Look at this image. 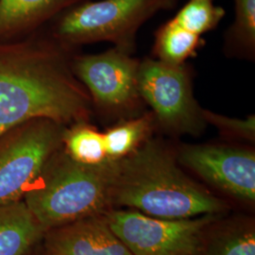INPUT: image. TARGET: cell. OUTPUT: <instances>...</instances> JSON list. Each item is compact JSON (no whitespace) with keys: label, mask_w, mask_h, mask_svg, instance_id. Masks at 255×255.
<instances>
[{"label":"cell","mask_w":255,"mask_h":255,"mask_svg":"<svg viewBox=\"0 0 255 255\" xmlns=\"http://www.w3.org/2000/svg\"><path fill=\"white\" fill-rule=\"evenodd\" d=\"M92 110L64 46L42 40L0 43V135L32 119L64 126L89 121Z\"/></svg>","instance_id":"cell-1"},{"label":"cell","mask_w":255,"mask_h":255,"mask_svg":"<svg viewBox=\"0 0 255 255\" xmlns=\"http://www.w3.org/2000/svg\"><path fill=\"white\" fill-rule=\"evenodd\" d=\"M110 204L165 219L219 216L227 208L224 201L183 173L166 146L150 138L114 161Z\"/></svg>","instance_id":"cell-2"},{"label":"cell","mask_w":255,"mask_h":255,"mask_svg":"<svg viewBox=\"0 0 255 255\" xmlns=\"http://www.w3.org/2000/svg\"><path fill=\"white\" fill-rule=\"evenodd\" d=\"M113 172L114 161L98 165L80 164L62 146L46 162L23 201L45 232L104 215L111 209Z\"/></svg>","instance_id":"cell-3"},{"label":"cell","mask_w":255,"mask_h":255,"mask_svg":"<svg viewBox=\"0 0 255 255\" xmlns=\"http://www.w3.org/2000/svg\"><path fill=\"white\" fill-rule=\"evenodd\" d=\"M181 0H83L55 18L52 37L64 47L111 42L133 52L137 31L160 11Z\"/></svg>","instance_id":"cell-4"},{"label":"cell","mask_w":255,"mask_h":255,"mask_svg":"<svg viewBox=\"0 0 255 255\" xmlns=\"http://www.w3.org/2000/svg\"><path fill=\"white\" fill-rule=\"evenodd\" d=\"M66 127L51 119H32L0 135V205L23 200L46 162L63 146Z\"/></svg>","instance_id":"cell-5"},{"label":"cell","mask_w":255,"mask_h":255,"mask_svg":"<svg viewBox=\"0 0 255 255\" xmlns=\"http://www.w3.org/2000/svg\"><path fill=\"white\" fill-rule=\"evenodd\" d=\"M104 218L133 255H201L206 229L218 216L165 219L136 210L110 209Z\"/></svg>","instance_id":"cell-6"},{"label":"cell","mask_w":255,"mask_h":255,"mask_svg":"<svg viewBox=\"0 0 255 255\" xmlns=\"http://www.w3.org/2000/svg\"><path fill=\"white\" fill-rule=\"evenodd\" d=\"M137 90L154 116L155 123L168 133L200 135L206 123L192 91L183 64L146 59L139 64Z\"/></svg>","instance_id":"cell-7"},{"label":"cell","mask_w":255,"mask_h":255,"mask_svg":"<svg viewBox=\"0 0 255 255\" xmlns=\"http://www.w3.org/2000/svg\"><path fill=\"white\" fill-rule=\"evenodd\" d=\"M130 54L115 46L71 60L74 74L89 93L93 106L108 116H133L143 101L137 90L140 63Z\"/></svg>","instance_id":"cell-8"},{"label":"cell","mask_w":255,"mask_h":255,"mask_svg":"<svg viewBox=\"0 0 255 255\" xmlns=\"http://www.w3.org/2000/svg\"><path fill=\"white\" fill-rule=\"evenodd\" d=\"M178 162L206 182L237 200L255 201V153L236 146L188 145Z\"/></svg>","instance_id":"cell-9"},{"label":"cell","mask_w":255,"mask_h":255,"mask_svg":"<svg viewBox=\"0 0 255 255\" xmlns=\"http://www.w3.org/2000/svg\"><path fill=\"white\" fill-rule=\"evenodd\" d=\"M46 255H133L110 228L104 215L45 233Z\"/></svg>","instance_id":"cell-10"},{"label":"cell","mask_w":255,"mask_h":255,"mask_svg":"<svg viewBox=\"0 0 255 255\" xmlns=\"http://www.w3.org/2000/svg\"><path fill=\"white\" fill-rule=\"evenodd\" d=\"M83 0H0V43L15 41Z\"/></svg>","instance_id":"cell-11"},{"label":"cell","mask_w":255,"mask_h":255,"mask_svg":"<svg viewBox=\"0 0 255 255\" xmlns=\"http://www.w3.org/2000/svg\"><path fill=\"white\" fill-rule=\"evenodd\" d=\"M45 233L23 200L0 205V255H25Z\"/></svg>","instance_id":"cell-12"},{"label":"cell","mask_w":255,"mask_h":255,"mask_svg":"<svg viewBox=\"0 0 255 255\" xmlns=\"http://www.w3.org/2000/svg\"><path fill=\"white\" fill-rule=\"evenodd\" d=\"M153 114L146 113L130 119L122 120L103 133L107 159L118 161L133 152L146 140L155 127Z\"/></svg>","instance_id":"cell-13"},{"label":"cell","mask_w":255,"mask_h":255,"mask_svg":"<svg viewBox=\"0 0 255 255\" xmlns=\"http://www.w3.org/2000/svg\"><path fill=\"white\" fill-rule=\"evenodd\" d=\"M63 148L74 161L86 165H98L106 162L103 133L88 121H82L65 128Z\"/></svg>","instance_id":"cell-14"},{"label":"cell","mask_w":255,"mask_h":255,"mask_svg":"<svg viewBox=\"0 0 255 255\" xmlns=\"http://www.w3.org/2000/svg\"><path fill=\"white\" fill-rule=\"evenodd\" d=\"M200 42L201 37L186 31L170 19L156 32L154 54L164 63L183 64L196 52Z\"/></svg>","instance_id":"cell-15"},{"label":"cell","mask_w":255,"mask_h":255,"mask_svg":"<svg viewBox=\"0 0 255 255\" xmlns=\"http://www.w3.org/2000/svg\"><path fill=\"white\" fill-rule=\"evenodd\" d=\"M204 255H255V226L237 223L220 229L204 241Z\"/></svg>","instance_id":"cell-16"},{"label":"cell","mask_w":255,"mask_h":255,"mask_svg":"<svg viewBox=\"0 0 255 255\" xmlns=\"http://www.w3.org/2000/svg\"><path fill=\"white\" fill-rule=\"evenodd\" d=\"M235 21L226 33L227 48L254 57L255 49V0H235Z\"/></svg>","instance_id":"cell-17"},{"label":"cell","mask_w":255,"mask_h":255,"mask_svg":"<svg viewBox=\"0 0 255 255\" xmlns=\"http://www.w3.org/2000/svg\"><path fill=\"white\" fill-rule=\"evenodd\" d=\"M216 0H188L172 20L186 31L201 37L214 29L225 15Z\"/></svg>","instance_id":"cell-18"},{"label":"cell","mask_w":255,"mask_h":255,"mask_svg":"<svg viewBox=\"0 0 255 255\" xmlns=\"http://www.w3.org/2000/svg\"><path fill=\"white\" fill-rule=\"evenodd\" d=\"M201 114L206 124H212L218 128L222 133L253 142L255 141V116L248 117L245 119H231L205 109L201 110Z\"/></svg>","instance_id":"cell-19"}]
</instances>
